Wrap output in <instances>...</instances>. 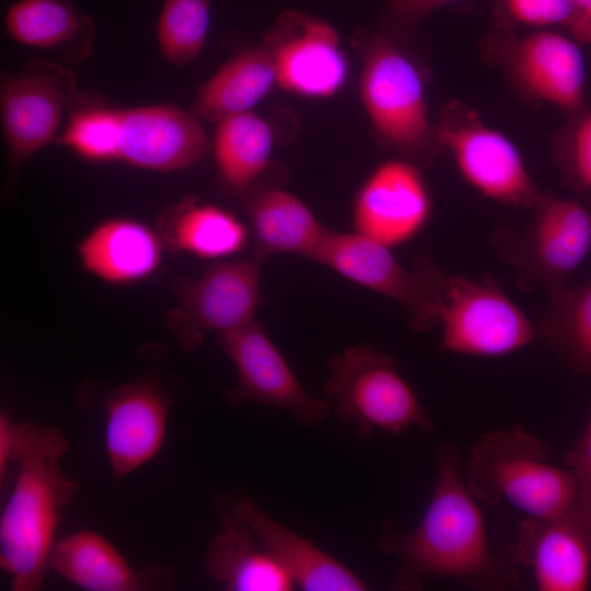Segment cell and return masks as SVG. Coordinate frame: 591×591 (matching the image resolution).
I'll list each match as a JSON object with an SVG mask.
<instances>
[{
    "mask_svg": "<svg viewBox=\"0 0 591 591\" xmlns=\"http://www.w3.org/2000/svg\"><path fill=\"white\" fill-rule=\"evenodd\" d=\"M436 478L430 501L410 531L382 525L379 548L395 558L393 590H418L427 580L445 578L478 590H507L519 580V564L509 547L489 543L478 500L470 491L463 462L452 443L434 455Z\"/></svg>",
    "mask_w": 591,
    "mask_h": 591,
    "instance_id": "1",
    "label": "cell"
},
{
    "mask_svg": "<svg viewBox=\"0 0 591 591\" xmlns=\"http://www.w3.org/2000/svg\"><path fill=\"white\" fill-rule=\"evenodd\" d=\"M69 450L56 427L13 422L0 414V483L8 466L19 472L0 517V566L13 591H36L43 586L60 513L78 493L60 460Z\"/></svg>",
    "mask_w": 591,
    "mask_h": 591,
    "instance_id": "2",
    "label": "cell"
},
{
    "mask_svg": "<svg viewBox=\"0 0 591 591\" xmlns=\"http://www.w3.org/2000/svg\"><path fill=\"white\" fill-rule=\"evenodd\" d=\"M548 445L512 426L483 433L470 450L463 475L480 502H508L530 518L553 519L570 512L577 483L569 468L548 462Z\"/></svg>",
    "mask_w": 591,
    "mask_h": 591,
    "instance_id": "3",
    "label": "cell"
},
{
    "mask_svg": "<svg viewBox=\"0 0 591 591\" xmlns=\"http://www.w3.org/2000/svg\"><path fill=\"white\" fill-rule=\"evenodd\" d=\"M359 90L383 142L422 170L441 149L428 115L425 84L416 63L387 36L366 40Z\"/></svg>",
    "mask_w": 591,
    "mask_h": 591,
    "instance_id": "4",
    "label": "cell"
},
{
    "mask_svg": "<svg viewBox=\"0 0 591 591\" xmlns=\"http://www.w3.org/2000/svg\"><path fill=\"white\" fill-rule=\"evenodd\" d=\"M323 392L335 402V416L362 438L375 432L398 436L434 424L398 371L394 357L364 344L331 358Z\"/></svg>",
    "mask_w": 591,
    "mask_h": 591,
    "instance_id": "5",
    "label": "cell"
},
{
    "mask_svg": "<svg viewBox=\"0 0 591 591\" xmlns=\"http://www.w3.org/2000/svg\"><path fill=\"white\" fill-rule=\"evenodd\" d=\"M523 230L495 229L489 242L514 271L520 289L551 291L565 283L591 250V213L570 198L542 194Z\"/></svg>",
    "mask_w": 591,
    "mask_h": 591,
    "instance_id": "6",
    "label": "cell"
},
{
    "mask_svg": "<svg viewBox=\"0 0 591 591\" xmlns=\"http://www.w3.org/2000/svg\"><path fill=\"white\" fill-rule=\"evenodd\" d=\"M439 349L474 357H502L534 341L538 328L490 278L441 270L439 276Z\"/></svg>",
    "mask_w": 591,
    "mask_h": 591,
    "instance_id": "7",
    "label": "cell"
},
{
    "mask_svg": "<svg viewBox=\"0 0 591 591\" xmlns=\"http://www.w3.org/2000/svg\"><path fill=\"white\" fill-rule=\"evenodd\" d=\"M311 260L399 304L414 332L438 326L441 267L426 256L402 265L391 247L357 232L328 229Z\"/></svg>",
    "mask_w": 591,
    "mask_h": 591,
    "instance_id": "8",
    "label": "cell"
},
{
    "mask_svg": "<svg viewBox=\"0 0 591 591\" xmlns=\"http://www.w3.org/2000/svg\"><path fill=\"white\" fill-rule=\"evenodd\" d=\"M436 140L463 179L484 197L513 208H533L543 194L517 146L472 108L449 103L434 125Z\"/></svg>",
    "mask_w": 591,
    "mask_h": 591,
    "instance_id": "9",
    "label": "cell"
},
{
    "mask_svg": "<svg viewBox=\"0 0 591 591\" xmlns=\"http://www.w3.org/2000/svg\"><path fill=\"white\" fill-rule=\"evenodd\" d=\"M259 264L255 258L217 260L198 278L173 281L175 303L164 321L183 350L197 349L208 332L221 334L255 320L262 302Z\"/></svg>",
    "mask_w": 591,
    "mask_h": 591,
    "instance_id": "10",
    "label": "cell"
},
{
    "mask_svg": "<svg viewBox=\"0 0 591 591\" xmlns=\"http://www.w3.org/2000/svg\"><path fill=\"white\" fill-rule=\"evenodd\" d=\"M78 99L73 72L56 61L36 59L19 72L1 71V127L11 172L56 139Z\"/></svg>",
    "mask_w": 591,
    "mask_h": 591,
    "instance_id": "11",
    "label": "cell"
},
{
    "mask_svg": "<svg viewBox=\"0 0 591 591\" xmlns=\"http://www.w3.org/2000/svg\"><path fill=\"white\" fill-rule=\"evenodd\" d=\"M495 5L496 28L489 44L517 85L568 115L586 108L587 69L577 40L547 30L518 36L513 22Z\"/></svg>",
    "mask_w": 591,
    "mask_h": 591,
    "instance_id": "12",
    "label": "cell"
},
{
    "mask_svg": "<svg viewBox=\"0 0 591 591\" xmlns=\"http://www.w3.org/2000/svg\"><path fill=\"white\" fill-rule=\"evenodd\" d=\"M221 350L236 370V383L224 393L233 405L258 404L280 409L304 426L320 424L327 401L312 396L256 320L218 334Z\"/></svg>",
    "mask_w": 591,
    "mask_h": 591,
    "instance_id": "13",
    "label": "cell"
},
{
    "mask_svg": "<svg viewBox=\"0 0 591 591\" xmlns=\"http://www.w3.org/2000/svg\"><path fill=\"white\" fill-rule=\"evenodd\" d=\"M277 84L308 97L327 99L338 93L349 77L348 58L335 27L304 12H285L266 36Z\"/></svg>",
    "mask_w": 591,
    "mask_h": 591,
    "instance_id": "14",
    "label": "cell"
},
{
    "mask_svg": "<svg viewBox=\"0 0 591 591\" xmlns=\"http://www.w3.org/2000/svg\"><path fill=\"white\" fill-rule=\"evenodd\" d=\"M432 200L415 163L396 159L381 163L358 189L352 205L355 232L385 246L402 245L428 223Z\"/></svg>",
    "mask_w": 591,
    "mask_h": 591,
    "instance_id": "15",
    "label": "cell"
},
{
    "mask_svg": "<svg viewBox=\"0 0 591 591\" xmlns=\"http://www.w3.org/2000/svg\"><path fill=\"white\" fill-rule=\"evenodd\" d=\"M173 399L154 375L107 391L100 402L105 449L112 473L120 479L151 461L161 450Z\"/></svg>",
    "mask_w": 591,
    "mask_h": 591,
    "instance_id": "16",
    "label": "cell"
},
{
    "mask_svg": "<svg viewBox=\"0 0 591 591\" xmlns=\"http://www.w3.org/2000/svg\"><path fill=\"white\" fill-rule=\"evenodd\" d=\"M210 146L193 111L173 104L120 109L118 161L150 171L173 172L199 162Z\"/></svg>",
    "mask_w": 591,
    "mask_h": 591,
    "instance_id": "17",
    "label": "cell"
},
{
    "mask_svg": "<svg viewBox=\"0 0 591 591\" xmlns=\"http://www.w3.org/2000/svg\"><path fill=\"white\" fill-rule=\"evenodd\" d=\"M529 568L541 591H584L591 580V533L573 512L558 518L526 517L508 546Z\"/></svg>",
    "mask_w": 591,
    "mask_h": 591,
    "instance_id": "18",
    "label": "cell"
},
{
    "mask_svg": "<svg viewBox=\"0 0 591 591\" xmlns=\"http://www.w3.org/2000/svg\"><path fill=\"white\" fill-rule=\"evenodd\" d=\"M49 567L89 591L169 590L176 579L175 570L166 565L135 569L111 542L90 530L56 541Z\"/></svg>",
    "mask_w": 591,
    "mask_h": 591,
    "instance_id": "19",
    "label": "cell"
},
{
    "mask_svg": "<svg viewBox=\"0 0 591 591\" xmlns=\"http://www.w3.org/2000/svg\"><path fill=\"white\" fill-rule=\"evenodd\" d=\"M253 531L259 544L308 591H362L368 586L343 563L292 532L244 495L222 498Z\"/></svg>",
    "mask_w": 591,
    "mask_h": 591,
    "instance_id": "20",
    "label": "cell"
},
{
    "mask_svg": "<svg viewBox=\"0 0 591 591\" xmlns=\"http://www.w3.org/2000/svg\"><path fill=\"white\" fill-rule=\"evenodd\" d=\"M165 246L158 230L131 218L96 224L78 244L82 270L115 286L141 282L155 274Z\"/></svg>",
    "mask_w": 591,
    "mask_h": 591,
    "instance_id": "21",
    "label": "cell"
},
{
    "mask_svg": "<svg viewBox=\"0 0 591 591\" xmlns=\"http://www.w3.org/2000/svg\"><path fill=\"white\" fill-rule=\"evenodd\" d=\"M221 528L205 555L206 572L225 590L289 591V573L259 544L251 528L221 499Z\"/></svg>",
    "mask_w": 591,
    "mask_h": 591,
    "instance_id": "22",
    "label": "cell"
},
{
    "mask_svg": "<svg viewBox=\"0 0 591 591\" xmlns=\"http://www.w3.org/2000/svg\"><path fill=\"white\" fill-rule=\"evenodd\" d=\"M247 196L253 258L260 263L275 254H296L312 259L328 229L303 200L278 187L255 189Z\"/></svg>",
    "mask_w": 591,
    "mask_h": 591,
    "instance_id": "23",
    "label": "cell"
},
{
    "mask_svg": "<svg viewBox=\"0 0 591 591\" xmlns=\"http://www.w3.org/2000/svg\"><path fill=\"white\" fill-rule=\"evenodd\" d=\"M4 28L16 43L79 62L93 47L94 24L70 0H19L4 16Z\"/></svg>",
    "mask_w": 591,
    "mask_h": 591,
    "instance_id": "24",
    "label": "cell"
},
{
    "mask_svg": "<svg viewBox=\"0 0 591 591\" xmlns=\"http://www.w3.org/2000/svg\"><path fill=\"white\" fill-rule=\"evenodd\" d=\"M157 230L169 250L216 262L241 252L250 239V230L235 215L195 198L167 209Z\"/></svg>",
    "mask_w": 591,
    "mask_h": 591,
    "instance_id": "25",
    "label": "cell"
},
{
    "mask_svg": "<svg viewBox=\"0 0 591 591\" xmlns=\"http://www.w3.org/2000/svg\"><path fill=\"white\" fill-rule=\"evenodd\" d=\"M277 84L274 59L263 43L224 62L198 90L193 112L198 118L219 121L251 112Z\"/></svg>",
    "mask_w": 591,
    "mask_h": 591,
    "instance_id": "26",
    "label": "cell"
},
{
    "mask_svg": "<svg viewBox=\"0 0 591 591\" xmlns=\"http://www.w3.org/2000/svg\"><path fill=\"white\" fill-rule=\"evenodd\" d=\"M274 149L270 125L252 112L217 121L212 150L218 176L235 194H250L268 169Z\"/></svg>",
    "mask_w": 591,
    "mask_h": 591,
    "instance_id": "27",
    "label": "cell"
},
{
    "mask_svg": "<svg viewBox=\"0 0 591 591\" xmlns=\"http://www.w3.org/2000/svg\"><path fill=\"white\" fill-rule=\"evenodd\" d=\"M540 337L572 370L591 375V276L547 291Z\"/></svg>",
    "mask_w": 591,
    "mask_h": 591,
    "instance_id": "28",
    "label": "cell"
},
{
    "mask_svg": "<svg viewBox=\"0 0 591 591\" xmlns=\"http://www.w3.org/2000/svg\"><path fill=\"white\" fill-rule=\"evenodd\" d=\"M119 134L120 109L78 99L55 142L91 162L118 161Z\"/></svg>",
    "mask_w": 591,
    "mask_h": 591,
    "instance_id": "29",
    "label": "cell"
},
{
    "mask_svg": "<svg viewBox=\"0 0 591 591\" xmlns=\"http://www.w3.org/2000/svg\"><path fill=\"white\" fill-rule=\"evenodd\" d=\"M210 7L211 0H164L157 37L165 60L186 66L197 58L207 39Z\"/></svg>",
    "mask_w": 591,
    "mask_h": 591,
    "instance_id": "30",
    "label": "cell"
},
{
    "mask_svg": "<svg viewBox=\"0 0 591 591\" xmlns=\"http://www.w3.org/2000/svg\"><path fill=\"white\" fill-rule=\"evenodd\" d=\"M554 140V159L563 183L579 195L591 193V111L569 115Z\"/></svg>",
    "mask_w": 591,
    "mask_h": 591,
    "instance_id": "31",
    "label": "cell"
},
{
    "mask_svg": "<svg viewBox=\"0 0 591 591\" xmlns=\"http://www.w3.org/2000/svg\"><path fill=\"white\" fill-rule=\"evenodd\" d=\"M495 3L513 23L569 28L573 19L570 0H496Z\"/></svg>",
    "mask_w": 591,
    "mask_h": 591,
    "instance_id": "32",
    "label": "cell"
},
{
    "mask_svg": "<svg viewBox=\"0 0 591 591\" xmlns=\"http://www.w3.org/2000/svg\"><path fill=\"white\" fill-rule=\"evenodd\" d=\"M566 466L577 483L573 512L591 533V415L580 439L564 456Z\"/></svg>",
    "mask_w": 591,
    "mask_h": 591,
    "instance_id": "33",
    "label": "cell"
},
{
    "mask_svg": "<svg viewBox=\"0 0 591 591\" xmlns=\"http://www.w3.org/2000/svg\"><path fill=\"white\" fill-rule=\"evenodd\" d=\"M460 0H387L394 14L407 22H416L432 11Z\"/></svg>",
    "mask_w": 591,
    "mask_h": 591,
    "instance_id": "34",
    "label": "cell"
},
{
    "mask_svg": "<svg viewBox=\"0 0 591 591\" xmlns=\"http://www.w3.org/2000/svg\"><path fill=\"white\" fill-rule=\"evenodd\" d=\"M570 1L573 19L568 31L578 43L591 45V0Z\"/></svg>",
    "mask_w": 591,
    "mask_h": 591,
    "instance_id": "35",
    "label": "cell"
},
{
    "mask_svg": "<svg viewBox=\"0 0 591 591\" xmlns=\"http://www.w3.org/2000/svg\"><path fill=\"white\" fill-rule=\"evenodd\" d=\"M587 207H588V209H589V211H590V213H591V193L588 194Z\"/></svg>",
    "mask_w": 591,
    "mask_h": 591,
    "instance_id": "36",
    "label": "cell"
}]
</instances>
